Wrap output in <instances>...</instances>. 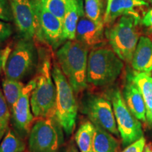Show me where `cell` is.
<instances>
[{
	"instance_id": "8992f818",
	"label": "cell",
	"mask_w": 152,
	"mask_h": 152,
	"mask_svg": "<svg viewBox=\"0 0 152 152\" xmlns=\"http://www.w3.org/2000/svg\"><path fill=\"white\" fill-rule=\"evenodd\" d=\"M39 54L33 39H21L9 54L3 67L6 78L21 81L37 71Z\"/></svg>"
},
{
	"instance_id": "5bb4252c",
	"label": "cell",
	"mask_w": 152,
	"mask_h": 152,
	"mask_svg": "<svg viewBox=\"0 0 152 152\" xmlns=\"http://www.w3.org/2000/svg\"><path fill=\"white\" fill-rule=\"evenodd\" d=\"M149 7V3L144 0H113L109 11L104 14V23L110 26L117 18L123 16H130L141 23V12Z\"/></svg>"
},
{
	"instance_id": "836d02e7",
	"label": "cell",
	"mask_w": 152,
	"mask_h": 152,
	"mask_svg": "<svg viewBox=\"0 0 152 152\" xmlns=\"http://www.w3.org/2000/svg\"><path fill=\"white\" fill-rule=\"evenodd\" d=\"M143 152H152V149H151V147H147L144 148Z\"/></svg>"
},
{
	"instance_id": "603a6c76",
	"label": "cell",
	"mask_w": 152,
	"mask_h": 152,
	"mask_svg": "<svg viewBox=\"0 0 152 152\" xmlns=\"http://www.w3.org/2000/svg\"><path fill=\"white\" fill-rule=\"evenodd\" d=\"M47 11L63 22L67 11L69 0H38Z\"/></svg>"
},
{
	"instance_id": "f1b7e54d",
	"label": "cell",
	"mask_w": 152,
	"mask_h": 152,
	"mask_svg": "<svg viewBox=\"0 0 152 152\" xmlns=\"http://www.w3.org/2000/svg\"><path fill=\"white\" fill-rule=\"evenodd\" d=\"M141 23L146 28L152 29V8L148 10L142 17Z\"/></svg>"
},
{
	"instance_id": "7c38bea8",
	"label": "cell",
	"mask_w": 152,
	"mask_h": 152,
	"mask_svg": "<svg viewBox=\"0 0 152 152\" xmlns=\"http://www.w3.org/2000/svg\"><path fill=\"white\" fill-rule=\"evenodd\" d=\"M14 21L22 39H33L37 31L35 0H10Z\"/></svg>"
},
{
	"instance_id": "4dcf8cb0",
	"label": "cell",
	"mask_w": 152,
	"mask_h": 152,
	"mask_svg": "<svg viewBox=\"0 0 152 152\" xmlns=\"http://www.w3.org/2000/svg\"><path fill=\"white\" fill-rule=\"evenodd\" d=\"M66 152H79L78 149L76 148V147L74 145L73 143L70 144L66 150Z\"/></svg>"
},
{
	"instance_id": "ba28073f",
	"label": "cell",
	"mask_w": 152,
	"mask_h": 152,
	"mask_svg": "<svg viewBox=\"0 0 152 152\" xmlns=\"http://www.w3.org/2000/svg\"><path fill=\"white\" fill-rule=\"evenodd\" d=\"M109 99L113 106L117 128L124 147H128L144 134L141 121L133 115L125 104L123 94L118 88L109 93Z\"/></svg>"
},
{
	"instance_id": "d6986e66",
	"label": "cell",
	"mask_w": 152,
	"mask_h": 152,
	"mask_svg": "<svg viewBox=\"0 0 152 152\" xmlns=\"http://www.w3.org/2000/svg\"><path fill=\"white\" fill-rule=\"evenodd\" d=\"M94 132V125L90 121L81 123L75 135V140L80 152H93Z\"/></svg>"
},
{
	"instance_id": "d6a6232c",
	"label": "cell",
	"mask_w": 152,
	"mask_h": 152,
	"mask_svg": "<svg viewBox=\"0 0 152 152\" xmlns=\"http://www.w3.org/2000/svg\"><path fill=\"white\" fill-rule=\"evenodd\" d=\"M1 68H3V60H2V54L0 52V74H1Z\"/></svg>"
},
{
	"instance_id": "52a82bcc",
	"label": "cell",
	"mask_w": 152,
	"mask_h": 152,
	"mask_svg": "<svg viewBox=\"0 0 152 152\" xmlns=\"http://www.w3.org/2000/svg\"><path fill=\"white\" fill-rule=\"evenodd\" d=\"M64 132L55 116L38 120L29 133V151L58 152L64 140Z\"/></svg>"
},
{
	"instance_id": "484cf974",
	"label": "cell",
	"mask_w": 152,
	"mask_h": 152,
	"mask_svg": "<svg viewBox=\"0 0 152 152\" xmlns=\"http://www.w3.org/2000/svg\"><path fill=\"white\" fill-rule=\"evenodd\" d=\"M0 20L5 22L14 20L10 0H0Z\"/></svg>"
},
{
	"instance_id": "f546056e",
	"label": "cell",
	"mask_w": 152,
	"mask_h": 152,
	"mask_svg": "<svg viewBox=\"0 0 152 152\" xmlns=\"http://www.w3.org/2000/svg\"><path fill=\"white\" fill-rule=\"evenodd\" d=\"M146 123L149 128H152V109L146 111Z\"/></svg>"
},
{
	"instance_id": "3957f363",
	"label": "cell",
	"mask_w": 152,
	"mask_h": 152,
	"mask_svg": "<svg viewBox=\"0 0 152 152\" xmlns=\"http://www.w3.org/2000/svg\"><path fill=\"white\" fill-rule=\"evenodd\" d=\"M124 66L123 61L112 49L97 47L90 51L87 61V83L96 87L116 80Z\"/></svg>"
},
{
	"instance_id": "d4e9b609",
	"label": "cell",
	"mask_w": 152,
	"mask_h": 152,
	"mask_svg": "<svg viewBox=\"0 0 152 152\" xmlns=\"http://www.w3.org/2000/svg\"><path fill=\"white\" fill-rule=\"evenodd\" d=\"M11 121V112L2 92L0 90V142L7 130Z\"/></svg>"
},
{
	"instance_id": "5b68a950",
	"label": "cell",
	"mask_w": 152,
	"mask_h": 152,
	"mask_svg": "<svg viewBox=\"0 0 152 152\" xmlns=\"http://www.w3.org/2000/svg\"><path fill=\"white\" fill-rule=\"evenodd\" d=\"M135 18L123 16L105 30V36L111 49L123 61L131 63L140 39V32Z\"/></svg>"
},
{
	"instance_id": "4fadbf2b",
	"label": "cell",
	"mask_w": 152,
	"mask_h": 152,
	"mask_svg": "<svg viewBox=\"0 0 152 152\" xmlns=\"http://www.w3.org/2000/svg\"><path fill=\"white\" fill-rule=\"evenodd\" d=\"M104 23H97L83 14L79 19L75 33V40L88 49L102 46L104 42Z\"/></svg>"
},
{
	"instance_id": "9c48e42d",
	"label": "cell",
	"mask_w": 152,
	"mask_h": 152,
	"mask_svg": "<svg viewBox=\"0 0 152 152\" xmlns=\"http://www.w3.org/2000/svg\"><path fill=\"white\" fill-rule=\"evenodd\" d=\"M80 111L93 124L102 127L113 135H120L113 106L109 99L88 93L82 99Z\"/></svg>"
},
{
	"instance_id": "8fae6325",
	"label": "cell",
	"mask_w": 152,
	"mask_h": 152,
	"mask_svg": "<svg viewBox=\"0 0 152 152\" xmlns=\"http://www.w3.org/2000/svg\"><path fill=\"white\" fill-rule=\"evenodd\" d=\"M36 85L35 78L24 87L20 98L11 110V122L15 132L22 139L29 135L33 121L30 97Z\"/></svg>"
},
{
	"instance_id": "2e32d148",
	"label": "cell",
	"mask_w": 152,
	"mask_h": 152,
	"mask_svg": "<svg viewBox=\"0 0 152 152\" xmlns=\"http://www.w3.org/2000/svg\"><path fill=\"white\" fill-rule=\"evenodd\" d=\"M132 67L134 71L151 75L152 73V41L147 36H141L133 54Z\"/></svg>"
},
{
	"instance_id": "d590c367",
	"label": "cell",
	"mask_w": 152,
	"mask_h": 152,
	"mask_svg": "<svg viewBox=\"0 0 152 152\" xmlns=\"http://www.w3.org/2000/svg\"><path fill=\"white\" fill-rule=\"evenodd\" d=\"M99 1H101V2H102V3H103V0H99Z\"/></svg>"
},
{
	"instance_id": "30bf717a",
	"label": "cell",
	"mask_w": 152,
	"mask_h": 152,
	"mask_svg": "<svg viewBox=\"0 0 152 152\" xmlns=\"http://www.w3.org/2000/svg\"><path fill=\"white\" fill-rule=\"evenodd\" d=\"M35 1L37 22L35 36L38 40L54 50L58 49L65 42L63 37V22L43 8L38 0Z\"/></svg>"
},
{
	"instance_id": "83f0119b",
	"label": "cell",
	"mask_w": 152,
	"mask_h": 152,
	"mask_svg": "<svg viewBox=\"0 0 152 152\" xmlns=\"http://www.w3.org/2000/svg\"><path fill=\"white\" fill-rule=\"evenodd\" d=\"M145 138L142 137L125 147L122 152H143L145 148Z\"/></svg>"
},
{
	"instance_id": "4316f807",
	"label": "cell",
	"mask_w": 152,
	"mask_h": 152,
	"mask_svg": "<svg viewBox=\"0 0 152 152\" xmlns=\"http://www.w3.org/2000/svg\"><path fill=\"white\" fill-rule=\"evenodd\" d=\"M12 34V26L8 22L0 20V43L8 39Z\"/></svg>"
},
{
	"instance_id": "ac0fdd59",
	"label": "cell",
	"mask_w": 152,
	"mask_h": 152,
	"mask_svg": "<svg viewBox=\"0 0 152 152\" xmlns=\"http://www.w3.org/2000/svg\"><path fill=\"white\" fill-rule=\"evenodd\" d=\"M94 127L93 152H117L118 143L116 139L102 127L97 125Z\"/></svg>"
},
{
	"instance_id": "9a60e30c",
	"label": "cell",
	"mask_w": 152,
	"mask_h": 152,
	"mask_svg": "<svg viewBox=\"0 0 152 152\" xmlns=\"http://www.w3.org/2000/svg\"><path fill=\"white\" fill-rule=\"evenodd\" d=\"M123 96L125 104L133 115L142 122L146 123V104L138 87L133 83L130 75L127 80L123 91Z\"/></svg>"
},
{
	"instance_id": "6da1fadb",
	"label": "cell",
	"mask_w": 152,
	"mask_h": 152,
	"mask_svg": "<svg viewBox=\"0 0 152 152\" xmlns=\"http://www.w3.org/2000/svg\"><path fill=\"white\" fill-rule=\"evenodd\" d=\"M39 59L35 77L36 85L30 97L33 115L38 118L54 117L56 108V91L52 75V64L49 55L39 51Z\"/></svg>"
},
{
	"instance_id": "cb8c5ba5",
	"label": "cell",
	"mask_w": 152,
	"mask_h": 152,
	"mask_svg": "<svg viewBox=\"0 0 152 152\" xmlns=\"http://www.w3.org/2000/svg\"><path fill=\"white\" fill-rule=\"evenodd\" d=\"M85 14L95 23H104L103 3L99 0H85Z\"/></svg>"
},
{
	"instance_id": "ffe728a7",
	"label": "cell",
	"mask_w": 152,
	"mask_h": 152,
	"mask_svg": "<svg viewBox=\"0 0 152 152\" xmlns=\"http://www.w3.org/2000/svg\"><path fill=\"white\" fill-rule=\"evenodd\" d=\"M128 74L141 92L145 102L146 109L147 110L152 109V77L151 75L136 71Z\"/></svg>"
},
{
	"instance_id": "e0dca14e",
	"label": "cell",
	"mask_w": 152,
	"mask_h": 152,
	"mask_svg": "<svg viewBox=\"0 0 152 152\" xmlns=\"http://www.w3.org/2000/svg\"><path fill=\"white\" fill-rule=\"evenodd\" d=\"M84 14L83 0H69L67 11L63 21V37L64 40H75L79 19Z\"/></svg>"
},
{
	"instance_id": "277c9868",
	"label": "cell",
	"mask_w": 152,
	"mask_h": 152,
	"mask_svg": "<svg viewBox=\"0 0 152 152\" xmlns=\"http://www.w3.org/2000/svg\"><path fill=\"white\" fill-rule=\"evenodd\" d=\"M52 75L56 91L54 116L64 132L69 136L75 128L77 116L78 107L75 97V92L56 63L53 64Z\"/></svg>"
},
{
	"instance_id": "7a4b0ae2",
	"label": "cell",
	"mask_w": 152,
	"mask_h": 152,
	"mask_svg": "<svg viewBox=\"0 0 152 152\" xmlns=\"http://www.w3.org/2000/svg\"><path fill=\"white\" fill-rule=\"evenodd\" d=\"M89 49L75 40H68L57 49L58 66L75 94L87 87V71Z\"/></svg>"
},
{
	"instance_id": "44dd1931",
	"label": "cell",
	"mask_w": 152,
	"mask_h": 152,
	"mask_svg": "<svg viewBox=\"0 0 152 152\" xmlns=\"http://www.w3.org/2000/svg\"><path fill=\"white\" fill-rule=\"evenodd\" d=\"M1 85H2L3 94L11 111L15 104L20 98L25 85L21 83V81L7 78L4 80Z\"/></svg>"
},
{
	"instance_id": "7402d4cb",
	"label": "cell",
	"mask_w": 152,
	"mask_h": 152,
	"mask_svg": "<svg viewBox=\"0 0 152 152\" xmlns=\"http://www.w3.org/2000/svg\"><path fill=\"white\" fill-rule=\"evenodd\" d=\"M26 144L15 131L9 129L0 142V152H23Z\"/></svg>"
},
{
	"instance_id": "e575fe53",
	"label": "cell",
	"mask_w": 152,
	"mask_h": 152,
	"mask_svg": "<svg viewBox=\"0 0 152 152\" xmlns=\"http://www.w3.org/2000/svg\"><path fill=\"white\" fill-rule=\"evenodd\" d=\"M147 1H149L150 4H152V0H147Z\"/></svg>"
},
{
	"instance_id": "1f68e13d",
	"label": "cell",
	"mask_w": 152,
	"mask_h": 152,
	"mask_svg": "<svg viewBox=\"0 0 152 152\" xmlns=\"http://www.w3.org/2000/svg\"><path fill=\"white\" fill-rule=\"evenodd\" d=\"M113 0H107V4H106V11L105 13H107L108 11H109V9H110V7H111V4L112 3V1H113Z\"/></svg>"
}]
</instances>
